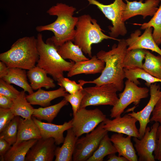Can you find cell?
I'll use <instances>...</instances> for the list:
<instances>
[{"mask_svg": "<svg viewBox=\"0 0 161 161\" xmlns=\"http://www.w3.org/2000/svg\"><path fill=\"white\" fill-rule=\"evenodd\" d=\"M8 68L3 62L0 61V78H2L7 74Z\"/></svg>", "mask_w": 161, "mask_h": 161, "instance_id": "obj_44", "label": "cell"}, {"mask_svg": "<svg viewBox=\"0 0 161 161\" xmlns=\"http://www.w3.org/2000/svg\"><path fill=\"white\" fill-rule=\"evenodd\" d=\"M160 124L155 122L150 128L147 126L143 136L141 139L133 137L134 147L139 161H155L153 154L156 143V134Z\"/></svg>", "mask_w": 161, "mask_h": 161, "instance_id": "obj_11", "label": "cell"}, {"mask_svg": "<svg viewBox=\"0 0 161 161\" xmlns=\"http://www.w3.org/2000/svg\"><path fill=\"white\" fill-rule=\"evenodd\" d=\"M76 10V8L72 6L61 3H57L47 11L50 16H56V20L49 24L37 26L36 30L39 32H52L54 35L50 38L57 47L68 41H73L76 32L75 28L79 18L73 16Z\"/></svg>", "mask_w": 161, "mask_h": 161, "instance_id": "obj_2", "label": "cell"}, {"mask_svg": "<svg viewBox=\"0 0 161 161\" xmlns=\"http://www.w3.org/2000/svg\"><path fill=\"white\" fill-rule=\"evenodd\" d=\"M11 147L9 143L4 139L0 138V160L4 161V157Z\"/></svg>", "mask_w": 161, "mask_h": 161, "instance_id": "obj_41", "label": "cell"}, {"mask_svg": "<svg viewBox=\"0 0 161 161\" xmlns=\"http://www.w3.org/2000/svg\"><path fill=\"white\" fill-rule=\"evenodd\" d=\"M27 77V72L25 69L11 67L8 68L7 74L2 79L9 83L13 84L20 87L30 94L33 91L28 82Z\"/></svg>", "mask_w": 161, "mask_h": 161, "instance_id": "obj_24", "label": "cell"}, {"mask_svg": "<svg viewBox=\"0 0 161 161\" xmlns=\"http://www.w3.org/2000/svg\"><path fill=\"white\" fill-rule=\"evenodd\" d=\"M141 26V29L152 27L154 28L152 33L153 38L158 46L161 44V4L153 16L152 18L148 22L143 24H133Z\"/></svg>", "mask_w": 161, "mask_h": 161, "instance_id": "obj_33", "label": "cell"}, {"mask_svg": "<svg viewBox=\"0 0 161 161\" xmlns=\"http://www.w3.org/2000/svg\"><path fill=\"white\" fill-rule=\"evenodd\" d=\"M125 83L123 91L119 94L118 102L111 110L110 116L112 118L121 116L125 109L131 103H134L137 105L141 99L148 96L149 91L147 88L139 87L128 79Z\"/></svg>", "mask_w": 161, "mask_h": 161, "instance_id": "obj_10", "label": "cell"}, {"mask_svg": "<svg viewBox=\"0 0 161 161\" xmlns=\"http://www.w3.org/2000/svg\"><path fill=\"white\" fill-rule=\"evenodd\" d=\"M150 97L145 107L141 110L137 112L133 110L131 113L128 114L135 118L139 122L140 127L139 131V139L143 136L148 123H150V116L155 106L161 96V90L159 84L156 83L151 84L150 86Z\"/></svg>", "mask_w": 161, "mask_h": 161, "instance_id": "obj_12", "label": "cell"}, {"mask_svg": "<svg viewBox=\"0 0 161 161\" xmlns=\"http://www.w3.org/2000/svg\"><path fill=\"white\" fill-rule=\"evenodd\" d=\"M38 139H32L13 145L5 155V161H25L26 155Z\"/></svg>", "mask_w": 161, "mask_h": 161, "instance_id": "obj_25", "label": "cell"}, {"mask_svg": "<svg viewBox=\"0 0 161 161\" xmlns=\"http://www.w3.org/2000/svg\"><path fill=\"white\" fill-rule=\"evenodd\" d=\"M155 160L161 161V125L159 126L156 134V143L154 152Z\"/></svg>", "mask_w": 161, "mask_h": 161, "instance_id": "obj_39", "label": "cell"}, {"mask_svg": "<svg viewBox=\"0 0 161 161\" xmlns=\"http://www.w3.org/2000/svg\"><path fill=\"white\" fill-rule=\"evenodd\" d=\"M66 92L64 89L61 87L56 90L49 91L40 89L37 91L27 95L26 98L31 105L45 107L49 106L51 101L54 99L64 97Z\"/></svg>", "mask_w": 161, "mask_h": 161, "instance_id": "obj_20", "label": "cell"}, {"mask_svg": "<svg viewBox=\"0 0 161 161\" xmlns=\"http://www.w3.org/2000/svg\"><path fill=\"white\" fill-rule=\"evenodd\" d=\"M37 48L39 59L36 66L44 69L56 81L64 76V72H69L75 62L67 61L58 52L57 47L51 38L44 42L42 34L37 36Z\"/></svg>", "mask_w": 161, "mask_h": 161, "instance_id": "obj_4", "label": "cell"}, {"mask_svg": "<svg viewBox=\"0 0 161 161\" xmlns=\"http://www.w3.org/2000/svg\"><path fill=\"white\" fill-rule=\"evenodd\" d=\"M117 45L114 44L112 49L108 51L101 50L96 54L97 57L104 61L105 68L100 76L93 80H78L83 86L86 83L95 84L100 86L106 84H113L118 91H121L124 87V79L125 78L123 59L127 50V45L125 39H120Z\"/></svg>", "mask_w": 161, "mask_h": 161, "instance_id": "obj_1", "label": "cell"}, {"mask_svg": "<svg viewBox=\"0 0 161 161\" xmlns=\"http://www.w3.org/2000/svg\"><path fill=\"white\" fill-rule=\"evenodd\" d=\"M73 117L72 128L78 137L91 132L107 118L106 115L98 108H80Z\"/></svg>", "mask_w": 161, "mask_h": 161, "instance_id": "obj_9", "label": "cell"}, {"mask_svg": "<svg viewBox=\"0 0 161 161\" xmlns=\"http://www.w3.org/2000/svg\"><path fill=\"white\" fill-rule=\"evenodd\" d=\"M20 117L15 116L0 134V138L7 141L10 145L16 142L17 136L18 126Z\"/></svg>", "mask_w": 161, "mask_h": 161, "instance_id": "obj_34", "label": "cell"}, {"mask_svg": "<svg viewBox=\"0 0 161 161\" xmlns=\"http://www.w3.org/2000/svg\"><path fill=\"white\" fill-rule=\"evenodd\" d=\"M27 74L33 90H38L42 87L48 89L55 87L54 80L47 76L45 71L37 66L28 70Z\"/></svg>", "mask_w": 161, "mask_h": 161, "instance_id": "obj_22", "label": "cell"}, {"mask_svg": "<svg viewBox=\"0 0 161 161\" xmlns=\"http://www.w3.org/2000/svg\"><path fill=\"white\" fill-rule=\"evenodd\" d=\"M13 103V100L9 97L0 94V108L4 109H10Z\"/></svg>", "mask_w": 161, "mask_h": 161, "instance_id": "obj_42", "label": "cell"}, {"mask_svg": "<svg viewBox=\"0 0 161 161\" xmlns=\"http://www.w3.org/2000/svg\"><path fill=\"white\" fill-rule=\"evenodd\" d=\"M32 118L38 127L41 137L44 139L53 138L56 145L63 143L65 138L64 132L72 127V119L65 122L63 124L58 125L42 122L33 116Z\"/></svg>", "mask_w": 161, "mask_h": 161, "instance_id": "obj_17", "label": "cell"}, {"mask_svg": "<svg viewBox=\"0 0 161 161\" xmlns=\"http://www.w3.org/2000/svg\"><path fill=\"white\" fill-rule=\"evenodd\" d=\"M100 123L90 133L78 139L72 157L73 161H86L97 148L102 138L108 131Z\"/></svg>", "mask_w": 161, "mask_h": 161, "instance_id": "obj_8", "label": "cell"}, {"mask_svg": "<svg viewBox=\"0 0 161 161\" xmlns=\"http://www.w3.org/2000/svg\"><path fill=\"white\" fill-rule=\"evenodd\" d=\"M76 25V34L73 41L79 46L83 52L92 58V45L97 44L104 39H120L108 36L102 32L97 20L90 15L84 14L80 16Z\"/></svg>", "mask_w": 161, "mask_h": 161, "instance_id": "obj_5", "label": "cell"}, {"mask_svg": "<svg viewBox=\"0 0 161 161\" xmlns=\"http://www.w3.org/2000/svg\"><path fill=\"white\" fill-rule=\"evenodd\" d=\"M142 68L146 72L161 79V55L156 56L146 50Z\"/></svg>", "mask_w": 161, "mask_h": 161, "instance_id": "obj_32", "label": "cell"}, {"mask_svg": "<svg viewBox=\"0 0 161 161\" xmlns=\"http://www.w3.org/2000/svg\"><path fill=\"white\" fill-rule=\"evenodd\" d=\"M68 102L64 98L58 103L53 105L34 109L32 116L41 120L47 121L51 123L64 106L68 105Z\"/></svg>", "mask_w": 161, "mask_h": 161, "instance_id": "obj_28", "label": "cell"}, {"mask_svg": "<svg viewBox=\"0 0 161 161\" xmlns=\"http://www.w3.org/2000/svg\"><path fill=\"white\" fill-rule=\"evenodd\" d=\"M116 153H113L108 155L107 161H128L127 159L121 156H117Z\"/></svg>", "mask_w": 161, "mask_h": 161, "instance_id": "obj_43", "label": "cell"}, {"mask_svg": "<svg viewBox=\"0 0 161 161\" xmlns=\"http://www.w3.org/2000/svg\"><path fill=\"white\" fill-rule=\"evenodd\" d=\"M20 92L11 84L0 78V94L5 96L13 100L17 97Z\"/></svg>", "mask_w": 161, "mask_h": 161, "instance_id": "obj_37", "label": "cell"}, {"mask_svg": "<svg viewBox=\"0 0 161 161\" xmlns=\"http://www.w3.org/2000/svg\"><path fill=\"white\" fill-rule=\"evenodd\" d=\"M146 49H135L127 50L123 62L124 68L134 69L142 68Z\"/></svg>", "mask_w": 161, "mask_h": 161, "instance_id": "obj_30", "label": "cell"}, {"mask_svg": "<svg viewBox=\"0 0 161 161\" xmlns=\"http://www.w3.org/2000/svg\"><path fill=\"white\" fill-rule=\"evenodd\" d=\"M78 137L72 128L67 130V134L61 147H57L55 151V161H72L76 141Z\"/></svg>", "mask_w": 161, "mask_h": 161, "instance_id": "obj_23", "label": "cell"}, {"mask_svg": "<svg viewBox=\"0 0 161 161\" xmlns=\"http://www.w3.org/2000/svg\"></svg>", "mask_w": 161, "mask_h": 161, "instance_id": "obj_46", "label": "cell"}, {"mask_svg": "<svg viewBox=\"0 0 161 161\" xmlns=\"http://www.w3.org/2000/svg\"><path fill=\"white\" fill-rule=\"evenodd\" d=\"M41 138L40 130L31 118L24 119L20 117L16 141L13 145L32 139Z\"/></svg>", "mask_w": 161, "mask_h": 161, "instance_id": "obj_21", "label": "cell"}, {"mask_svg": "<svg viewBox=\"0 0 161 161\" xmlns=\"http://www.w3.org/2000/svg\"><path fill=\"white\" fill-rule=\"evenodd\" d=\"M90 5H95L106 18L111 21L112 26L109 28L110 36L116 38L119 35L124 36L127 30L123 21V16L126 6L123 0H114L113 3L104 4L96 0H86Z\"/></svg>", "mask_w": 161, "mask_h": 161, "instance_id": "obj_6", "label": "cell"}, {"mask_svg": "<svg viewBox=\"0 0 161 161\" xmlns=\"http://www.w3.org/2000/svg\"><path fill=\"white\" fill-rule=\"evenodd\" d=\"M105 65L104 61L95 55L92 56L90 59L75 63L68 72L67 75L68 77H71L81 74L101 73Z\"/></svg>", "mask_w": 161, "mask_h": 161, "instance_id": "obj_18", "label": "cell"}, {"mask_svg": "<svg viewBox=\"0 0 161 161\" xmlns=\"http://www.w3.org/2000/svg\"><path fill=\"white\" fill-rule=\"evenodd\" d=\"M124 0L126 3L123 14L124 22L137 15L142 16L144 19L148 16H153L158 9L160 1L159 0H146L143 3V0L139 1Z\"/></svg>", "mask_w": 161, "mask_h": 161, "instance_id": "obj_16", "label": "cell"}, {"mask_svg": "<svg viewBox=\"0 0 161 161\" xmlns=\"http://www.w3.org/2000/svg\"><path fill=\"white\" fill-rule=\"evenodd\" d=\"M58 53L64 59H69L75 63L89 59L83 54L81 48L72 41L66 42L57 47Z\"/></svg>", "mask_w": 161, "mask_h": 161, "instance_id": "obj_27", "label": "cell"}, {"mask_svg": "<svg viewBox=\"0 0 161 161\" xmlns=\"http://www.w3.org/2000/svg\"><path fill=\"white\" fill-rule=\"evenodd\" d=\"M27 95L24 90L21 92L17 97L13 100L10 109L15 116H21L26 119L32 118L34 109L28 101Z\"/></svg>", "mask_w": 161, "mask_h": 161, "instance_id": "obj_26", "label": "cell"}, {"mask_svg": "<svg viewBox=\"0 0 161 161\" xmlns=\"http://www.w3.org/2000/svg\"><path fill=\"white\" fill-rule=\"evenodd\" d=\"M57 81L58 85L64 88L66 92L70 94L75 93L83 89V86L81 83L78 84L75 81L71 80L64 76Z\"/></svg>", "mask_w": 161, "mask_h": 161, "instance_id": "obj_36", "label": "cell"}, {"mask_svg": "<svg viewBox=\"0 0 161 161\" xmlns=\"http://www.w3.org/2000/svg\"><path fill=\"white\" fill-rule=\"evenodd\" d=\"M39 59L37 39L34 36L18 39L10 49L0 54V60L8 68L17 67L30 70L35 66Z\"/></svg>", "mask_w": 161, "mask_h": 161, "instance_id": "obj_3", "label": "cell"}, {"mask_svg": "<svg viewBox=\"0 0 161 161\" xmlns=\"http://www.w3.org/2000/svg\"><path fill=\"white\" fill-rule=\"evenodd\" d=\"M125 77L133 82L137 85L140 84L138 79H141L145 81V84L150 86L152 84L157 82H161V79L152 75L143 68H137L134 69L124 68Z\"/></svg>", "mask_w": 161, "mask_h": 161, "instance_id": "obj_29", "label": "cell"}, {"mask_svg": "<svg viewBox=\"0 0 161 161\" xmlns=\"http://www.w3.org/2000/svg\"><path fill=\"white\" fill-rule=\"evenodd\" d=\"M83 89L74 94L67 93L64 97L65 100L72 106L73 116L75 115L80 108L84 95Z\"/></svg>", "mask_w": 161, "mask_h": 161, "instance_id": "obj_35", "label": "cell"}, {"mask_svg": "<svg viewBox=\"0 0 161 161\" xmlns=\"http://www.w3.org/2000/svg\"><path fill=\"white\" fill-rule=\"evenodd\" d=\"M137 120L134 117L126 114L117 117L113 120L108 118L103 121V128L108 131L125 134L139 139V130L136 126Z\"/></svg>", "mask_w": 161, "mask_h": 161, "instance_id": "obj_13", "label": "cell"}, {"mask_svg": "<svg viewBox=\"0 0 161 161\" xmlns=\"http://www.w3.org/2000/svg\"><path fill=\"white\" fill-rule=\"evenodd\" d=\"M15 116L10 109L0 108V133L5 128Z\"/></svg>", "mask_w": 161, "mask_h": 161, "instance_id": "obj_38", "label": "cell"}, {"mask_svg": "<svg viewBox=\"0 0 161 161\" xmlns=\"http://www.w3.org/2000/svg\"><path fill=\"white\" fill-rule=\"evenodd\" d=\"M160 1H161V0H159Z\"/></svg>", "mask_w": 161, "mask_h": 161, "instance_id": "obj_45", "label": "cell"}, {"mask_svg": "<svg viewBox=\"0 0 161 161\" xmlns=\"http://www.w3.org/2000/svg\"><path fill=\"white\" fill-rule=\"evenodd\" d=\"M150 122H158L161 125V96L152 113V116L150 118Z\"/></svg>", "mask_w": 161, "mask_h": 161, "instance_id": "obj_40", "label": "cell"}, {"mask_svg": "<svg viewBox=\"0 0 161 161\" xmlns=\"http://www.w3.org/2000/svg\"><path fill=\"white\" fill-rule=\"evenodd\" d=\"M56 145L53 138H41L31 148L25 161H52L55 157Z\"/></svg>", "mask_w": 161, "mask_h": 161, "instance_id": "obj_14", "label": "cell"}, {"mask_svg": "<svg viewBox=\"0 0 161 161\" xmlns=\"http://www.w3.org/2000/svg\"><path fill=\"white\" fill-rule=\"evenodd\" d=\"M84 95L80 108L89 106H114L118 100L117 94L118 90L113 84L83 88Z\"/></svg>", "mask_w": 161, "mask_h": 161, "instance_id": "obj_7", "label": "cell"}, {"mask_svg": "<svg viewBox=\"0 0 161 161\" xmlns=\"http://www.w3.org/2000/svg\"><path fill=\"white\" fill-rule=\"evenodd\" d=\"M131 137L129 136L125 137L123 134L117 133L112 135L110 139L118 156L125 157L128 161H137L138 157Z\"/></svg>", "mask_w": 161, "mask_h": 161, "instance_id": "obj_19", "label": "cell"}, {"mask_svg": "<svg viewBox=\"0 0 161 161\" xmlns=\"http://www.w3.org/2000/svg\"><path fill=\"white\" fill-rule=\"evenodd\" d=\"M117 152L107 134L101 139L97 148L87 161H103L106 156Z\"/></svg>", "mask_w": 161, "mask_h": 161, "instance_id": "obj_31", "label": "cell"}, {"mask_svg": "<svg viewBox=\"0 0 161 161\" xmlns=\"http://www.w3.org/2000/svg\"><path fill=\"white\" fill-rule=\"evenodd\" d=\"M152 29V27L145 29L142 35L139 30L131 33L129 37L125 39L127 45V50L135 49H149L161 55V49L153 37Z\"/></svg>", "mask_w": 161, "mask_h": 161, "instance_id": "obj_15", "label": "cell"}]
</instances>
